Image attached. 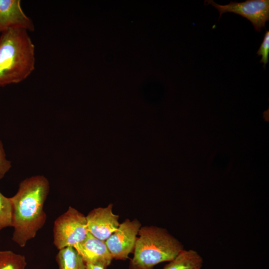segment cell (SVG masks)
Wrapping results in <instances>:
<instances>
[{"mask_svg": "<svg viewBox=\"0 0 269 269\" xmlns=\"http://www.w3.org/2000/svg\"><path fill=\"white\" fill-rule=\"evenodd\" d=\"M49 189L46 177L33 176L22 181L16 193L10 198L13 207L12 240L20 247L35 238L45 224L47 216L43 207Z\"/></svg>", "mask_w": 269, "mask_h": 269, "instance_id": "6da1fadb", "label": "cell"}, {"mask_svg": "<svg viewBox=\"0 0 269 269\" xmlns=\"http://www.w3.org/2000/svg\"><path fill=\"white\" fill-rule=\"evenodd\" d=\"M35 65V46L27 30L10 28L0 35V87L22 82Z\"/></svg>", "mask_w": 269, "mask_h": 269, "instance_id": "7a4b0ae2", "label": "cell"}, {"mask_svg": "<svg viewBox=\"0 0 269 269\" xmlns=\"http://www.w3.org/2000/svg\"><path fill=\"white\" fill-rule=\"evenodd\" d=\"M129 269H153L174 259L182 250V243L163 228L141 226Z\"/></svg>", "mask_w": 269, "mask_h": 269, "instance_id": "3957f363", "label": "cell"}, {"mask_svg": "<svg viewBox=\"0 0 269 269\" xmlns=\"http://www.w3.org/2000/svg\"><path fill=\"white\" fill-rule=\"evenodd\" d=\"M88 232L86 216L69 206L54 222L53 244L58 250L75 247L85 240Z\"/></svg>", "mask_w": 269, "mask_h": 269, "instance_id": "277c9868", "label": "cell"}, {"mask_svg": "<svg viewBox=\"0 0 269 269\" xmlns=\"http://www.w3.org/2000/svg\"><path fill=\"white\" fill-rule=\"evenodd\" d=\"M207 4H211L221 15L226 12H233L249 20L255 29L261 31V28L265 27L266 22L269 20V0H247L243 2L231 1L226 5H220L213 0L205 1Z\"/></svg>", "mask_w": 269, "mask_h": 269, "instance_id": "5b68a950", "label": "cell"}, {"mask_svg": "<svg viewBox=\"0 0 269 269\" xmlns=\"http://www.w3.org/2000/svg\"><path fill=\"white\" fill-rule=\"evenodd\" d=\"M141 226L140 222L137 219L132 221L126 219L105 241L113 259L126 260L129 258V254L134 251Z\"/></svg>", "mask_w": 269, "mask_h": 269, "instance_id": "8992f818", "label": "cell"}, {"mask_svg": "<svg viewBox=\"0 0 269 269\" xmlns=\"http://www.w3.org/2000/svg\"><path fill=\"white\" fill-rule=\"evenodd\" d=\"M113 207L110 203L105 207L96 208L86 216L88 232L100 240H107L120 224V216L113 212Z\"/></svg>", "mask_w": 269, "mask_h": 269, "instance_id": "52a82bcc", "label": "cell"}, {"mask_svg": "<svg viewBox=\"0 0 269 269\" xmlns=\"http://www.w3.org/2000/svg\"><path fill=\"white\" fill-rule=\"evenodd\" d=\"M20 0H0V35L10 28L35 30L31 19L23 12Z\"/></svg>", "mask_w": 269, "mask_h": 269, "instance_id": "ba28073f", "label": "cell"}, {"mask_svg": "<svg viewBox=\"0 0 269 269\" xmlns=\"http://www.w3.org/2000/svg\"><path fill=\"white\" fill-rule=\"evenodd\" d=\"M74 248L86 264L100 266L107 269L113 260L105 241L96 238L89 232L85 240Z\"/></svg>", "mask_w": 269, "mask_h": 269, "instance_id": "9c48e42d", "label": "cell"}, {"mask_svg": "<svg viewBox=\"0 0 269 269\" xmlns=\"http://www.w3.org/2000/svg\"><path fill=\"white\" fill-rule=\"evenodd\" d=\"M202 257L194 250H182L162 269H201Z\"/></svg>", "mask_w": 269, "mask_h": 269, "instance_id": "30bf717a", "label": "cell"}, {"mask_svg": "<svg viewBox=\"0 0 269 269\" xmlns=\"http://www.w3.org/2000/svg\"><path fill=\"white\" fill-rule=\"evenodd\" d=\"M58 251L56 257L58 269H86V264L75 248L67 247Z\"/></svg>", "mask_w": 269, "mask_h": 269, "instance_id": "8fae6325", "label": "cell"}, {"mask_svg": "<svg viewBox=\"0 0 269 269\" xmlns=\"http://www.w3.org/2000/svg\"><path fill=\"white\" fill-rule=\"evenodd\" d=\"M27 265L24 255L11 251H0V269H25Z\"/></svg>", "mask_w": 269, "mask_h": 269, "instance_id": "7c38bea8", "label": "cell"}, {"mask_svg": "<svg viewBox=\"0 0 269 269\" xmlns=\"http://www.w3.org/2000/svg\"><path fill=\"white\" fill-rule=\"evenodd\" d=\"M13 207L10 198L0 192V230L12 226Z\"/></svg>", "mask_w": 269, "mask_h": 269, "instance_id": "4fadbf2b", "label": "cell"}, {"mask_svg": "<svg viewBox=\"0 0 269 269\" xmlns=\"http://www.w3.org/2000/svg\"><path fill=\"white\" fill-rule=\"evenodd\" d=\"M258 56L261 55L262 59L260 63H264V67L265 68L266 65L269 62V31H266L263 42L261 44L258 51L257 52Z\"/></svg>", "mask_w": 269, "mask_h": 269, "instance_id": "5bb4252c", "label": "cell"}, {"mask_svg": "<svg viewBox=\"0 0 269 269\" xmlns=\"http://www.w3.org/2000/svg\"><path fill=\"white\" fill-rule=\"evenodd\" d=\"M10 167V161L6 158L3 145L0 140V180L4 177Z\"/></svg>", "mask_w": 269, "mask_h": 269, "instance_id": "9a60e30c", "label": "cell"}, {"mask_svg": "<svg viewBox=\"0 0 269 269\" xmlns=\"http://www.w3.org/2000/svg\"><path fill=\"white\" fill-rule=\"evenodd\" d=\"M86 269H104V268L100 266L93 265L91 264H86Z\"/></svg>", "mask_w": 269, "mask_h": 269, "instance_id": "2e32d148", "label": "cell"}]
</instances>
